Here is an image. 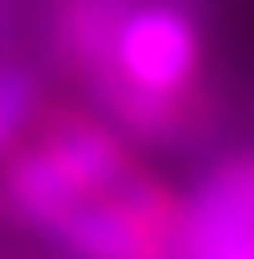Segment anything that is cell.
<instances>
[{"label": "cell", "instance_id": "cell-1", "mask_svg": "<svg viewBox=\"0 0 254 259\" xmlns=\"http://www.w3.org/2000/svg\"><path fill=\"white\" fill-rule=\"evenodd\" d=\"M187 192L166 187L151 166L114 192L68 207L47 228V244L68 259H177Z\"/></svg>", "mask_w": 254, "mask_h": 259}, {"label": "cell", "instance_id": "cell-2", "mask_svg": "<svg viewBox=\"0 0 254 259\" xmlns=\"http://www.w3.org/2000/svg\"><path fill=\"white\" fill-rule=\"evenodd\" d=\"M109 68L156 99H192L202 94L207 36L187 0H130V11L114 26Z\"/></svg>", "mask_w": 254, "mask_h": 259}, {"label": "cell", "instance_id": "cell-3", "mask_svg": "<svg viewBox=\"0 0 254 259\" xmlns=\"http://www.w3.org/2000/svg\"><path fill=\"white\" fill-rule=\"evenodd\" d=\"M177 259H254V150L207 161L187 187Z\"/></svg>", "mask_w": 254, "mask_h": 259}, {"label": "cell", "instance_id": "cell-4", "mask_svg": "<svg viewBox=\"0 0 254 259\" xmlns=\"http://www.w3.org/2000/svg\"><path fill=\"white\" fill-rule=\"evenodd\" d=\"M41 109H47V89L41 73L21 57H0V161L16 145H26V135L36 130Z\"/></svg>", "mask_w": 254, "mask_h": 259}]
</instances>
